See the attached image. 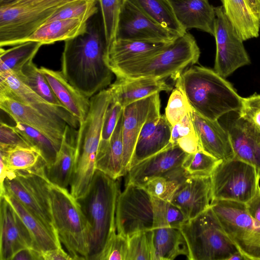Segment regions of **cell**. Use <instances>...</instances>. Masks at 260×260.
Instances as JSON below:
<instances>
[{
	"mask_svg": "<svg viewBox=\"0 0 260 260\" xmlns=\"http://www.w3.org/2000/svg\"><path fill=\"white\" fill-rule=\"evenodd\" d=\"M108 50L103 23L99 20L88 21L84 33L64 41L61 71L88 98L111 84L114 74L107 63Z\"/></svg>",
	"mask_w": 260,
	"mask_h": 260,
	"instance_id": "1",
	"label": "cell"
},
{
	"mask_svg": "<svg viewBox=\"0 0 260 260\" xmlns=\"http://www.w3.org/2000/svg\"><path fill=\"white\" fill-rule=\"evenodd\" d=\"M187 219L170 202L154 197L142 187L126 183L117 201L115 224L117 233L127 238L153 229L171 226L180 229Z\"/></svg>",
	"mask_w": 260,
	"mask_h": 260,
	"instance_id": "2",
	"label": "cell"
},
{
	"mask_svg": "<svg viewBox=\"0 0 260 260\" xmlns=\"http://www.w3.org/2000/svg\"><path fill=\"white\" fill-rule=\"evenodd\" d=\"M174 80L175 87L183 93L191 109L204 118L218 120L240 108L242 97L214 70L193 66Z\"/></svg>",
	"mask_w": 260,
	"mask_h": 260,
	"instance_id": "3",
	"label": "cell"
},
{
	"mask_svg": "<svg viewBox=\"0 0 260 260\" xmlns=\"http://www.w3.org/2000/svg\"><path fill=\"white\" fill-rule=\"evenodd\" d=\"M119 193L116 179L96 170L86 192L77 199L88 224V260H96L116 232V209Z\"/></svg>",
	"mask_w": 260,
	"mask_h": 260,
	"instance_id": "4",
	"label": "cell"
},
{
	"mask_svg": "<svg viewBox=\"0 0 260 260\" xmlns=\"http://www.w3.org/2000/svg\"><path fill=\"white\" fill-rule=\"evenodd\" d=\"M90 99L89 112L84 121L79 124L77 133L75 162L70 185V192L76 199L86 192L96 171L103 121L112 95L108 88Z\"/></svg>",
	"mask_w": 260,
	"mask_h": 260,
	"instance_id": "5",
	"label": "cell"
},
{
	"mask_svg": "<svg viewBox=\"0 0 260 260\" xmlns=\"http://www.w3.org/2000/svg\"><path fill=\"white\" fill-rule=\"evenodd\" d=\"M200 55L194 38L186 32L158 53L110 69L117 78L171 77L174 80L186 67L197 63Z\"/></svg>",
	"mask_w": 260,
	"mask_h": 260,
	"instance_id": "6",
	"label": "cell"
},
{
	"mask_svg": "<svg viewBox=\"0 0 260 260\" xmlns=\"http://www.w3.org/2000/svg\"><path fill=\"white\" fill-rule=\"evenodd\" d=\"M51 183L47 176L46 163L41 157L31 168L9 170L4 186L5 194L14 197L48 229L57 235L50 194Z\"/></svg>",
	"mask_w": 260,
	"mask_h": 260,
	"instance_id": "7",
	"label": "cell"
},
{
	"mask_svg": "<svg viewBox=\"0 0 260 260\" xmlns=\"http://www.w3.org/2000/svg\"><path fill=\"white\" fill-rule=\"evenodd\" d=\"M50 194L54 225L60 242L74 260H88V224L77 199L67 188L52 183Z\"/></svg>",
	"mask_w": 260,
	"mask_h": 260,
	"instance_id": "8",
	"label": "cell"
},
{
	"mask_svg": "<svg viewBox=\"0 0 260 260\" xmlns=\"http://www.w3.org/2000/svg\"><path fill=\"white\" fill-rule=\"evenodd\" d=\"M180 229L187 244L189 260H229L239 251L210 206Z\"/></svg>",
	"mask_w": 260,
	"mask_h": 260,
	"instance_id": "9",
	"label": "cell"
},
{
	"mask_svg": "<svg viewBox=\"0 0 260 260\" xmlns=\"http://www.w3.org/2000/svg\"><path fill=\"white\" fill-rule=\"evenodd\" d=\"M210 207L225 233L247 260H260V222L249 214L245 203L213 201Z\"/></svg>",
	"mask_w": 260,
	"mask_h": 260,
	"instance_id": "10",
	"label": "cell"
},
{
	"mask_svg": "<svg viewBox=\"0 0 260 260\" xmlns=\"http://www.w3.org/2000/svg\"><path fill=\"white\" fill-rule=\"evenodd\" d=\"M211 179L212 201L228 200L245 204L256 193L260 180L253 166L235 157L221 161Z\"/></svg>",
	"mask_w": 260,
	"mask_h": 260,
	"instance_id": "11",
	"label": "cell"
},
{
	"mask_svg": "<svg viewBox=\"0 0 260 260\" xmlns=\"http://www.w3.org/2000/svg\"><path fill=\"white\" fill-rule=\"evenodd\" d=\"M214 37L216 52L214 70L225 78L238 68L250 63L243 43L222 6L215 7Z\"/></svg>",
	"mask_w": 260,
	"mask_h": 260,
	"instance_id": "12",
	"label": "cell"
},
{
	"mask_svg": "<svg viewBox=\"0 0 260 260\" xmlns=\"http://www.w3.org/2000/svg\"><path fill=\"white\" fill-rule=\"evenodd\" d=\"M180 37L148 16L130 0H125L116 39L170 43Z\"/></svg>",
	"mask_w": 260,
	"mask_h": 260,
	"instance_id": "13",
	"label": "cell"
},
{
	"mask_svg": "<svg viewBox=\"0 0 260 260\" xmlns=\"http://www.w3.org/2000/svg\"><path fill=\"white\" fill-rule=\"evenodd\" d=\"M0 95L29 106L57 120H64L77 129L78 120L67 109L54 106L32 90L12 72L0 74Z\"/></svg>",
	"mask_w": 260,
	"mask_h": 260,
	"instance_id": "14",
	"label": "cell"
},
{
	"mask_svg": "<svg viewBox=\"0 0 260 260\" xmlns=\"http://www.w3.org/2000/svg\"><path fill=\"white\" fill-rule=\"evenodd\" d=\"M160 104L159 100L149 112L141 128L132 155L129 169L164 149L171 143L172 126L165 115H160Z\"/></svg>",
	"mask_w": 260,
	"mask_h": 260,
	"instance_id": "15",
	"label": "cell"
},
{
	"mask_svg": "<svg viewBox=\"0 0 260 260\" xmlns=\"http://www.w3.org/2000/svg\"><path fill=\"white\" fill-rule=\"evenodd\" d=\"M28 247L38 250L18 214L4 197H0V260H12L17 252Z\"/></svg>",
	"mask_w": 260,
	"mask_h": 260,
	"instance_id": "16",
	"label": "cell"
},
{
	"mask_svg": "<svg viewBox=\"0 0 260 260\" xmlns=\"http://www.w3.org/2000/svg\"><path fill=\"white\" fill-rule=\"evenodd\" d=\"M0 108L15 122H20L40 132L60 147L66 127L64 120L50 118L35 109L0 95Z\"/></svg>",
	"mask_w": 260,
	"mask_h": 260,
	"instance_id": "17",
	"label": "cell"
},
{
	"mask_svg": "<svg viewBox=\"0 0 260 260\" xmlns=\"http://www.w3.org/2000/svg\"><path fill=\"white\" fill-rule=\"evenodd\" d=\"M225 129L230 138L235 157L256 169L260 179V133L248 121L235 116L227 117Z\"/></svg>",
	"mask_w": 260,
	"mask_h": 260,
	"instance_id": "18",
	"label": "cell"
},
{
	"mask_svg": "<svg viewBox=\"0 0 260 260\" xmlns=\"http://www.w3.org/2000/svg\"><path fill=\"white\" fill-rule=\"evenodd\" d=\"M159 100V92H157L123 108V176L126 175L129 169L132 155L141 128L148 117L149 112Z\"/></svg>",
	"mask_w": 260,
	"mask_h": 260,
	"instance_id": "19",
	"label": "cell"
},
{
	"mask_svg": "<svg viewBox=\"0 0 260 260\" xmlns=\"http://www.w3.org/2000/svg\"><path fill=\"white\" fill-rule=\"evenodd\" d=\"M188 153L170 143L166 148L131 167L126 183L142 186L148 180L181 167Z\"/></svg>",
	"mask_w": 260,
	"mask_h": 260,
	"instance_id": "20",
	"label": "cell"
},
{
	"mask_svg": "<svg viewBox=\"0 0 260 260\" xmlns=\"http://www.w3.org/2000/svg\"><path fill=\"white\" fill-rule=\"evenodd\" d=\"M212 201L210 177H188L180 185L170 202L188 220L205 211Z\"/></svg>",
	"mask_w": 260,
	"mask_h": 260,
	"instance_id": "21",
	"label": "cell"
},
{
	"mask_svg": "<svg viewBox=\"0 0 260 260\" xmlns=\"http://www.w3.org/2000/svg\"><path fill=\"white\" fill-rule=\"evenodd\" d=\"M190 114L202 150L222 161L234 158L229 134L218 121L204 118L192 109Z\"/></svg>",
	"mask_w": 260,
	"mask_h": 260,
	"instance_id": "22",
	"label": "cell"
},
{
	"mask_svg": "<svg viewBox=\"0 0 260 260\" xmlns=\"http://www.w3.org/2000/svg\"><path fill=\"white\" fill-rule=\"evenodd\" d=\"M112 100L123 108L161 91L172 90L164 79L154 78H117L109 87Z\"/></svg>",
	"mask_w": 260,
	"mask_h": 260,
	"instance_id": "23",
	"label": "cell"
},
{
	"mask_svg": "<svg viewBox=\"0 0 260 260\" xmlns=\"http://www.w3.org/2000/svg\"><path fill=\"white\" fill-rule=\"evenodd\" d=\"M63 107L79 121L83 122L89 112L90 99L84 96L65 78L61 71L40 68Z\"/></svg>",
	"mask_w": 260,
	"mask_h": 260,
	"instance_id": "24",
	"label": "cell"
},
{
	"mask_svg": "<svg viewBox=\"0 0 260 260\" xmlns=\"http://www.w3.org/2000/svg\"><path fill=\"white\" fill-rule=\"evenodd\" d=\"M176 17L187 31L196 28L214 35L215 7L208 0H170Z\"/></svg>",
	"mask_w": 260,
	"mask_h": 260,
	"instance_id": "25",
	"label": "cell"
},
{
	"mask_svg": "<svg viewBox=\"0 0 260 260\" xmlns=\"http://www.w3.org/2000/svg\"><path fill=\"white\" fill-rule=\"evenodd\" d=\"M77 131L67 124L60 148L54 162L46 168V174L53 184L67 188L74 169Z\"/></svg>",
	"mask_w": 260,
	"mask_h": 260,
	"instance_id": "26",
	"label": "cell"
},
{
	"mask_svg": "<svg viewBox=\"0 0 260 260\" xmlns=\"http://www.w3.org/2000/svg\"><path fill=\"white\" fill-rule=\"evenodd\" d=\"M147 231L152 260H172L180 255L187 257L188 247L180 229L167 226Z\"/></svg>",
	"mask_w": 260,
	"mask_h": 260,
	"instance_id": "27",
	"label": "cell"
},
{
	"mask_svg": "<svg viewBox=\"0 0 260 260\" xmlns=\"http://www.w3.org/2000/svg\"><path fill=\"white\" fill-rule=\"evenodd\" d=\"M172 42L116 39L109 48L107 63L111 68L126 62L147 57L162 51Z\"/></svg>",
	"mask_w": 260,
	"mask_h": 260,
	"instance_id": "28",
	"label": "cell"
},
{
	"mask_svg": "<svg viewBox=\"0 0 260 260\" xmlns=\"http://www.w3.org/2000/svg\"><path fill=\"white\" fill-rule=\"evenodd\" d=\"M88 21L78 18L60 19L47 22L41 25L23 43L37 41L43 45L67 41L84 33Z\"/></svg>",
	"mask_w": 260,
	"mask_h": 260,
	"instance_id": "29",
	"label": "cell"
},
{
	"mask_svg": "<svg viewBox=\"0 0 260 260\" xmlns=\"http://www.w3.org/2000/svg\"><path fill=\"white\" fill-rule=\"evenodd\" d=\"M224 12L243 41L257 38L260 21L247 0H221Z\"/></svg>",
	"mask_w": 260,
	"mask_h": 260,
	"instance_id": "30",
	"label": "cell"
},
{
	"mask_svg": "<svg viewBox=\"0 0 260 260\" xmlns=\"http://www.w3.org/2000/svg\"><path fill=\"white\" fill-rule=\"evenodd\" d=\"M3 197L18 214L31 233L39 250L45 251L61 247L57 235L48 229L14 197L8 193Z\"/></svg>",
	"mask_w": 260,
	"mask_h": 260,
	"instance_id": "31",
	"label": "cell"
},
{
	"mask_svg": "<svg viewBox=\"0 0 260 260\" xmlns=\"http://www.w3.org/2000/svg\"><path fill=\"white\" fill-rule=\"evenodd\" d=\"M123 111L111 138L108 148L103 157L96 162V170L113 179L122 176L123 145L122 139Z\"/></svg>",
	"mask_w": 260,
	"mask_h": 260,
	"instance_id": "32",
	"label": "cell"
},
{
	"mask_svg": "<svg viewBox=\"0 0 260 260\" xmlns=\"http://www.w3.org/2000/svg\"><path fill=\"white\" fill-rule=\"evenodd\" d=\"M42 45L39 42L27 41L7 49L1 47L0 74L20 71L25 65L32 61Z\"/></svg>",
	"mask_w": 260,
	"mask_h": 260,
	"instance_id": "33",
	"label": "cell"
},
{
	"mask_svg": "<svg viewBox=\"0 0 260 260\" xmlns=\"http://www.w3.org/2000/svg\"><path fill=\"white\" fill-rule=\"evenodd\" d=\"M155 22L180 36L186 31L178 22L170 0H130Z\"/></svg>",
	"mask_w": 260,
	"mask_h": 260,
	"instance_id": "34",
	"label": "cell"
},
{
	"mask_svg": "<svg viewBox=\"0 0 260 260\" xmlns=\"http://www.w3.org/2000/svg\"><path fill=\"white\" fill-rule=\"evenodd\" d=\"M14 126L29 145L40 153L46 163V168L53 164L60 147L44 135L28 125L16 122Z\"/></svg>",
	"mask_w": 260,
	"mask_h": 260,
	"instance_id": "35",
	"label": "cell"
},
{
	"mask_svg": "<svg viewBox=\"0 0 260 260\" xmlns=\"http://www.w3.org/2000/svg\"><path fill=\"white\" fill-rule=\"evenodd\" d=\"M15 73L23 82L46 101L54 106L64 108L44 75L32 61L25 65L20 71Z\"/></svg>",
	"mask_w": 260,
	"mask_h": 260,
	"instance_id": "36",
	"label": "cell"
},
{
	"mask_svg": "<svg viewBox=\"0 0 260 260\" xmlns=\"http://www.w3.org/2000/svg\"><path fill=\"white\" fill-rule=\"evenodd\" d=\"M41 156L31 147L0 145V158L11 170H24L35 166Z\"/></svg>",
	"mask_w": 260,
	"mask_h": 260,
	"instance_id": "37",
	"label": "cell"
},
{
	"mask_svg": "<svg viewBox=\"0 0 260 260\" xmlns=\"http://www.w3.org/2000/svg\"><path fill=\"white\" fill-rule=\"evenodd\" d=\"M125 0H98L99 2L103 26L109 48L116 40L120 14Z\"/></svg>",
	"mask_w": 260,
	"mask_h": 260,
	"instance_id": "38",
	"label": "cell"
},
{
	"mask_svg": "<svg viewBox=\"0 0 260 260\" xmlns=\"http://www.w3.org/2000/svg\"><path fill=\"white\" fill-rule=\"evenodd\" d=\"M221 161L201 150L188 154L181 167L188 177H210Z\"/></svg>",
	"mask_w": 260,
	"mask_h": 260,
	"instance_id": "39",
	"label": "cell"
},
{
	"mask_svg": "<svg viewBox=\"0 0 260 260\" xmlns=\"http://www.w3.org/2000/svg\"><path fill=\"white\" fill-rule=\"evenodd\" d=\"M97 1L76 0L58 9L45 23L60 19L78 18L85 21L96 14Z\"/></svg>",
	"mask_w": 260,
	"mask_h": 260,
	"instance_id": "40",
	"label": "cell"
},
{
	"mask_svg": "<svg viewBox=\"0 0 260 260\" xmlns=\"http://www.w3.org/2000/svg\"><path fill=\"white\" fill-rule=\"evenodd\" d=\"M123 110V107L119 103L111 100L103 121L96 162L101 159L106 153Z\"/></svg>",
	"mask_w": 260,
	"mask_h": 260,
	"instance_id": "41",
	"label": "cell"
},
{
	"mask_svg": "<svg viewBox=\"0 0 260 260\" xmlns=\"http://www.w3.org/2000/svg\"><path fill=\"white\" fill-rule=\"evenodd\" d=\"M185 96L178 87L173 89L165 110V116L172 126L181 121L191 111Z\"/></svg>",
	"mask_w": 260,
	"mask_h": 260,
	"instance_id": "42",
	"label": "cell"
},
{
	"mask_svg": "<svg viewBox=\"0 0 260 260\" xmlns=\"http://www.w3.org/2000/svg\"><path fill=\"white\" fill-rule=\"evenodd\" d=\"M126 260H152L147 231L140 232L127 238Z\"/></svg>",
	"mask_w": 260,
	"mask_h": 260,
	"instance_id": "43",
	"label": "cell"
},
{
	"mask_svg": "<svg viewBox=\"0 0 260 260\" xmlns=\"http://www.w3.org/2000/svg\"><path fill=\"white\" fill-rule=\"evenodd\" d=\"M127 252V238L115 232L96 260H126Z\"/></svg>",
	"mask_w": 260,
	"mask_h": 260,
	"instance_id": "44",
	"label": "cell"
},
{
	"mask_svg": "<svg viewBox=\"0 0 260 260\" xmlns=\"http://www.w3.org/2000/svg\"><path fill=\"white\" fill-rule=\"evenodd\" d=\"M237 112L240 117L251 123L260 133V94L255 93L242 98Z\"/></svg>",
	"mask_w": 260,
	"mask_h": 260,
	"instance_id": "45",
	"label": "cell"
},
{
	"mask_svg": "<svg viewBox=\"0 0 260 260\" xmlns=\"http://www.w3.org/2000/svg\"><path fill=\"white\" fill-rule=\"evenodd\" d=\"M0 145L31 147L14 126L2 121L0 125Z\"/></svg>",
	"mask_w": 260,
	"mask_h": 260,
	"instance_id": "46",
	"label": "cell"
},
{
	"mask_svg": "<svg viewBox=\"0 0 260 260\" xmlns=\"http://www.w3.org/2000/svg\"><path fill=\"white\" fill-rule=\"evenodd\" d=\"M194 132L190 112L181 121L172 126L170 143L173 145H177L179 139Z\"/></svg>",
	"mask_w": 260,
	"mask_h": 260,
	"instance_id": "47",
	"label": "cell"
},
{
	"mask_svg": "<svg viewBox=\"0 0 260 260\" xmlns=\"http://www.w3.org/2000/svg\"><path fill=\"white\" fill-rule=\"evenodd\" d=\"M75 1L76 0H15L13 2L7 5H24L41 10H47L52 9H58L60 7ZM93 1H98V0Z\"/></svg>",
	"mask_w": 260,
	"mask_h": 260,
	"instance_id": "48",
	"label": "cell"
},
{
	"mask_svg": "<svg viewBox=\"0 0 260 260\" xmlns=\"http://www.w3.org/2000/svg\"><path fill=\"white\" fill-rule=\"evenodd\" d=\"M177 144L182 150L188 154L195 153L202 150L196 132L180 138L178 140Z\"/></svg>",
	"mask_w": 260,
	"mask_h": 260,
	"instance_id": "49",
	"label": "cell"
},
{
	"mask_svg": "<svg viewBox=\"0 0 260 260\" xmlns=\"http://www.w3.org/2000/svg\"><path fill=\"white\" fill-rule=\"evenodd\" d=\"M12 260H43L42 251L33 247L23 249L17 252Z\"/></svg>",
	"mask_w": 260,
	"mask_h": 260,
	"instance_id": "50",
	"label": "cell"
},
{
	"mask_svg": "<svg viewBox=\"0 0 260 260\" xmlns=\"http://www.w3.org/2000/svg\"><path fill=\"white\" fill-rule=\"evenodd\" d=\"M247 209L251 216L260 222V186L253 198L246 204Z\"/></svg>",
	"mask_w": 260,
	"mask_h": 260,
	"instance_id": "51",
	"label": "cell"
},
{
	"mask_svg": "<svg viewBox=\"0 0 260 260\" xmlns=\"http://www.w3.org/2000/svg\"><path fill=\"white\" fill-rule=\"evenodd\" d=\"M43 260H73V258L61 247L56 249L42 251ZM74 260V259H73Z\"/></svg>",
	"mask_w": 260,
	"mask_h": 260,
	"instance_id": "52",
	"label": "cell"
},
{
	"mask_svg": "<svg viewBox=\"0 0 260 260\" xmlns=\"http://www.w3.org/2000/svg\"><path fill=\"white\" fill-rule=\"evenodd\" d=\"M255 15L260 18V0H247Z\"/></svg>",
	"mask_w": 260,
	"mask_h": 260,
	"instance_id": "53",
	"label": "cell"
},
{
	"mask_svg": "<svg viewBox=\"0 0 260 260\" xmlns=\"http://www.w3.org/2000/svg\"><path fill=\"white\" fill-rule=\"evenodd\" d=\"M229 260H247L245 256L239 251L234 253Z\"/></svg>",
	"mask_w": 260,
	"mask_h": 260,
	"instance_id": "54",
	"label": "cell"
},
{
	"mask_svg": "<svg viewBox=\"0 0 260 260\" xmlns=\"http://www.w3.org/2000/svg\"><path fill=\"white\" fill-rule=\"evenodd\" d=\"M15 1V0H0V6L9 5Z\"/></svg>",
	"mask_w": 260,
	"mask_h": 260,
	"instance_id": "55",
	"label": "cell"
},
{
	"mask_svg": "<svg viewBox=\"0 0 260 260\" xmlns=\"http://www.w3.org/2000/svg\"><path fill=\"white\" fill-rule=\"evenodd\" d=\"M259 21H260V18H259Z\"/></svg>",
	"mask_w": 260,
	"mask_h": 260,
	"instance_id": "56",
	"label": "cell"
}]
</instances>
